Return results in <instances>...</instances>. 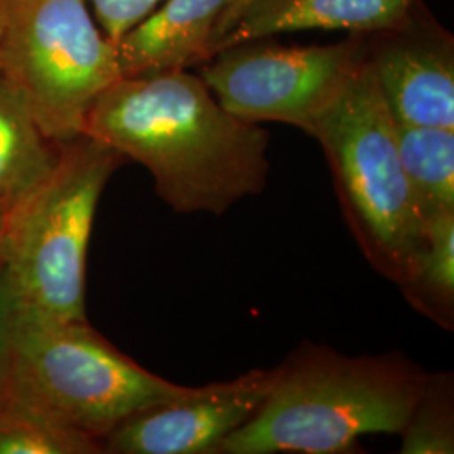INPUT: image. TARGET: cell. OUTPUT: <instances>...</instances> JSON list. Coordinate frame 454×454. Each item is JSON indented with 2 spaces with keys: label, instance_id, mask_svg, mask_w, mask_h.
Segmentation results:
<instances>
[{
  "label": "cell",
  "instance_id": "obj_11",
  "mask_svg": "<svg viewBox=\"0 0 454 454\" xmlns=\"http://www.w3.org/2000/svg\"><path fill=\"white\" fill-rule=\"evenodd\" d=\"M416 0H254L212 48L298 31L379 33L403 20Z\"/></svg>",
  "mask_w": 454,
  "mask_h": 454
},
{
  "label": "cell",
  "instance_id": "obj_7",
  "mask_svg": "<svg viewBox=\"0 0 454 454\" xmlns=\"http://www.w3.org/2000/svg\"><path fill=\"white\" fill-rule=\"evenodd\" d=\"M365 54V35L358 34L313 46L256 39L219 51L202 63L199 76L229 114L258 125H292L309 135Z\"/></svg>",
  "mask_w": 454,
  "mask_h": 454
},
{
  "label": "cell",
  "instance_id": "obj_20",
  "mask_svg": "<svg viewBox=\"0 0 454 454\" xmlns=\"http://www.w3.org/2000/svg\"><path fill=\"white\" fill-rule=\"evenodd\" d=\"M4 227H5V212L0 211V249H2V238H4Z\"/></svg>",
  "mask_w": 454,
  "mask_h": 454
},
{
  "label": "cell",
  "instance_id": "obj_12",
  "mask_svg": "<svg viewBox=\"0 0 454 454\" xmlns=\"http://www.w3.org/2000/svg\"><path fill=\"white\" fill-rule=\"evenodd\" d=\"M63 142L49 137L0 74V211H11L56 168Z\"/></svg>",
  "mask_w": 454,
  "mask_h": 454
},
{
  "label": "cell",
  "instance_id": "obj_1",
  "mask_svg": "<svg viewBox=\"0 0 454 454\" xmlns=\"http://www.w3.org/2000/svg\"><path fill=\"white\" fill-rule=\"evenodd\" d=\"M82 133L144 165L180 214L221 215L268 182V131L229 114L187 69L120 78L93 103Z\"/></svg>",
  "mask_w": 454,
  "mask_h": 454
},
{
  "label": "cell",
  "instance_id": "obj_5",
  "mask_svg": "<svg viewBox=\"0 0 454 454\" xmlns=\"http://www.w3.org/2000/svg\"><path fill=\"white\" fill-rule=\"evenodd\" d=\"M192 390L148 372L88 322H54L19 311L7 395L99 442L131 416Z\"/></svg>",
  "mask_w": 454,
  "mask_h": 454
},
{
  "label": "cell",
  "instance_id": "obj_8",
  "mask_svg": "<svg viewBox=\"0 0 454 454\" xmlns=\"http://www.w3.org/2000/svg\"><path fill=\"white\" fill-rule=\"evenodd\" d=\"M276 367L194 387L176 401L145 409L101 439L103 453L215 454L221 442L251 421L268 399Z\"/></svg>",
  "mask_w": 454,
  "mask_h": 454
},
{
  "label": "cell",
  "instance_id": "obj_6",
  "mask_svg": "<svg viewBox=\"0 0 454 454\" xmlns=\"http://www.w3.org/2000/svg\"><path fill=\"white\" fill-rule=\"evenodd\" d=\"M0 74L56 142L82 135L98 97L123 78L88 0H5Z\"/></svg>",
  "mask_w": 454,
  "mask_h": 454
},
{
  "label": "cell",
  "instance_id": "obj_16",
  "mask_svg": "<svg viewBox=\"0 0 454 454\" xmlns=\"http://www.w3.org/2000/svg\"><path fill=\"white\" fill-rule=\"evenodd\" d=\"M399 436L403 454L454 453L453 373H429Z\"/></svg>",
  "mask_w": 454,
  "mask_h": 454
},
{
  "label": "cell",
  "instance_id": "obj_14",
  "mask_svg": "<svg viewBox=\"0 0 454 454\" xmlns=\"http://www.w3.org/2000/svg\"><path fill=\"white\" fill-rule=\"evenodd\" d=\"M399 288L418 313L453 332L454 211L444 212L426 224L421 253Z\"/></svg>",
  "mask_w": 454,
  "mask_h": 454
},
{
  "label": "cell",
  "instance_id": "obj_17",
  "mask_svg": "<svg viewBox=\"0 0 454 454\" xmlns=\"http://www.w3.org/2000/svg\"><path fill=\"white\" fill-rule=\"evenodd\" d=\"M20 305L11 278L0 261V404L5 401L16 357V332Z\"/></svg>",
  "mask_w": 454,
  "mask_h": 454
},
{
  "label": "cell",
  "instance_id": "obj_18",
  "mask_svg": "<svg viewBox=\"0 0 454 454\" xmlns=\"http://www.w3.org/2000/svg\"><path fill=\"white\" fill-rule=\"evenodd\" d=\"M99 29L114 43L150 16L163 0H90Z\"/></svg>",
  "mask_w": 454,
  "mask_h": 454
},
{
  "label": "cell",
  "instance_id": "obj_15",
  "mask_svg": "<svg viewBox=\"0 0 454 454\" xmlns=\"http://www.w3.org/2000/svg\"><path fill=\"white\" fill-rule=\"evenodd\" d=\"M101 442L46 411L7 395L0 404V454H97Z\"/></svg>",
  "mask_w": 454,
  "mask_h": 454
},
{
  "label": "cell",
  "instance_id": "obj_3",
  "mask_svg": "<svg viewBox=\"0 0 454 454\" xmlns=\"http://www.w3.org/2000/svg\"><path fill=\"white\" fill-rule=\"evenodd\" d=\"M309 137L324 150L340 211L365 260L401 286L424 244V223L399 157L397 127L365 58L318 114Z\"/></svg>",
  "mask_w": 454,
  "mask_h": 454
},
{
  "label": "cell",
  "instance_id": "obj_4",
  "mask_svg": "<svg viewBox=\"0 0 454 454\" xmlns=\"http://www.w3.org/2000/svg\"><path fill=\"white\" fill-rule=\"evenodd\" d=\"M125 162L120 152L82 133L63 142L52 174L5 214L0 261L22 311L88 322V244L99 197Z\"/></svg>",
  "mask_w": 454,
  "mask_h": 454
},
{
  "label": "cell",
  "instance_id": "obj_9",
  "mask_svg": "<svg viewBox=\"0 0 454 454\" xmlns=\"http://www.w3.org/2000/svg\"><path fill=\"white\" fill-rule=\"evenodd\" d=\"M365 43L397 123L454 130V39L422 0L395 26L367 34Z\"/></svg>",
  "mask_w": 454,
  "mask_h": 454
},
{
  "label": "cell",
  "instance_id": "obj_21",
  "mask_svg": "<svg viewBox=\"0 0 454 454\" xmlns=\"http://www.w3.org/2000/svg\"><path fill=\"white\" fill-rule=\"evenodd\" d=\"M4 5H5V0H0V34H2V22H4Z\"/></svg>",
  "mask_w": 454,
  "mask_h": 454
},
{
  "label": "cell",
  "instance_id": "obj_10",
  "mask_svg": "<svg viewBox=\"0 0 454 454\" xmlns=\"http://www.w3.org/2000/svg\"><path fill=\"white\" fill-rule=\"evenodd\" d=\"M229 0H163L116 43L121 76L180 71L211 59L215 26Z\"/></svg>",
  "mask_w": 454,
  "mask_h": 454
},
{
  "label": "cell",
  "instance_id": "obj_2",
  "mask_svg": "<svg viewBox=\"0 0 454 454\" xmlns=\"http://www.w3.org/2000/svg\"><path fill=\"white\" fill-rule=\"evenodd\" d=\"M427 377L399 352L352 357L303 341L276 365L258 414L215 454L357 453L364 436L401 434Z\"/></svg>",
  "mask_w": 454,
  "mask_h": 454
},
{
  "label": "cell",
  "instance_id": "obj_19",
  "mask_svg": "<svg viewBox=\"0 0 454 454\" xmlns=\"http://www.w3.org/2000/svg\"><path fill=\"white\" fill-rule=\"evenodd\" d=\"M253 2H254V0H229V4H227L224 12H223V16L219 17V22H217V26H215V33H214V39H212L211 58L214 44L236 24V20L243 14L244 9L249 7Z\"/></svg>",
  "mask_w": 454,
  "mask_h": 454
},
{
  "label": "cell",
  "instance_id": "obj_13",
  "mask_svg": "<svg viewBox=\"0 0 454 454\" xmlns=\"http://www.w3.org/2000/svg\"><path fill=\"white\" fill-rule=\"evenodd\" d=\"M399 157L424 226L454 211V130L397 123Z\"/></svg>",
  "mask_w": 454,
  "mask_h": 454
}]
</instances>
